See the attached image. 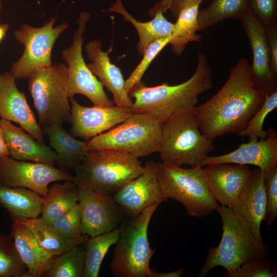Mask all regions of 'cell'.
<instances>
[{"label":"cell","mask_w":277,"mask_h":277,"mask_svg":"<svg viewBox=\"0 0 277 277\" xmlns=\"http://www.w3.org/2000/svg\"><path fill=\"white\" fill-rule=\"evenodd\" d=\"M266 93L257 84L248 59L241 58L230 67L221 89L207 102L194 107L201 132L212 140L238 134L262 105Z\"/></svg>","instance_id":"6da1fadb"},{"label":"cell","mask_w":277,"mask_h":277,"mask_svg":"<svg viewBox=\"0 0 277 277\" xmlns=\"http://www.w3.org/2000/svg\"><path fill=\"white\" fill-rule=\"evenodd\" d=\"M212 86V72L206 55L200 52L193 75L174 85L167 83L149 87L141 81L129 92L132 113H146L162 123L177 111L196 106L199 96Z\"/></svg>","instance_id":"7a4b0ae2"},{"label":"cell","mask_w":277,"mask_h":277,"mask_svg":"<svg viewBox=\"0 0 277 277\" xmlns=\"http://www.w3.org/2000/svg\"><path fill=\"white\" fill-rule=\"evenodd\" d=\"M194 107L181 109L161 123L159 151L164 164L201 166L214 149L213 140L201 132Z\"/></svg>","instance_id":"3957f363"},{"label":"cell","mask_w":277,"mask_h":277,"mask_svg":"<svg viewBox=\"0 0 277 277\" xmlns=\"http://www.w3.org/2000/svg\"><path fill=\"white\" fill-rule=\"evenodd\" d=\"M78 188L112 196L145 171L138 158L112 149L89 150L74 170Z\"/></svg>","instance_id":"277c9868"},{"label":"cell","mask_w":277,"mask_h":277,"mask_svg":"<svg viewBox=\"0 0 277 277\" xmlns=\"http://www.w3.org/2000/svg\"><path fill=\"white\" fill-rule=\"evenodd\" d=\"M216 211L222 222L221 239L216 247L209 248L199 277L206 276L217 266L225 268L228 274L245 263L267 258V245L257 241L230 208L219 205Z\"/></svg>","instance_id":"5b68a950"},{"label":"cell","mask_w":277,"mask_h":277,"mask_svg":"<svg viewBox=\"0 0 277 277\" xmlns=\"http://www.w3.org/2000/svg\"><path fill=\"white\" fill-rule=\"evenodd\" d=\"M159 203L154 204L137 216H127L118 227L110 269L115 277H151L150 260L155 250L150 247L148 228Z\"/></svg>","instance_id":"8992f818"},{"label":"cell","mask_w":277,"mask_h":277,"mask_svg":"<svg viewBox=\"0 0 277 277\" xmlns=\"http://www.w3.org/2000/svg\"><path fill=\"white\" fill-rule=\"evenodd\" d=\"M88 151L112 149L135 157L159 152L161 123L146 113H132L109 130L86 141Z\"/></svg>","instance_id":"52a82bcc"},{"label":"cell","mask_w":277,"mask_h":277,"mask_svg":"<svg viewBox=\"0 0 277 277\" xmlns=\"http://www.w3.org/2000/svg\"><path fill=\"white\" fill-rule=\"evenodd\" d=\"M157 179L166 198L181 203L191 216L205 217L216 210L219 206L209 190L201 166L187 168L159 163Z\"/></svg>","instance_id":"ba28073f"},{"label":"cell","mask_w":277,"mask_h":277,"mask_svg":"<svg viewBox=\"0 0 277 277\" xmlns=\"http://www.w3.org/2000/svg\"><path fill=\"white\" fill-rule=\"evenodd\" d=\"M68 70L62 63L33 71L28 89L41 127L69 121L70 100L67 91Z\"/></svg>","instance_id":"9c48e42d"},{"label":"cell","mask_w":277,"mask_h":277,"mask_svg":"<svg viewBox=\"0 0 277 277\" xmlns=\"http://www.w3.org/2000/svg\"><path fill=\"white\" fill-rule=\"evenodd\" d=\"M56 20V17H53L40 27L22 24L18 29L14 31L15 39L24 46L22 56L10 68L16 80L27 78L34 70L52 64L53 45L60 35L70 27L66 22L54 27Z\"/></svg>","instance_id":"30bf717a"},{"label":"cell","mask_w":277,"mask_h":277,"mask_svg":"<svg viewBox=\"0 0 277 277\" xmlns=\"http://www.w3.org/2000/svg\"><path fill=\"white\" fill-rule=\"evenodd\" d=\"M90 17L86 12L80 14L72 43L62 51V58L66 63L68 70L67 94L69 98L82 94L95 106H112L113 101L106 93L104 87L90 71L83 56V37Z\"/></svg>","instance_id":"8fae6325"},{"label":"cell","mask_w":277,"mask_h":277,"mask_svg":"<svg viewBox=\"0 0 277 277\" xmlns=\"http://www.w3.org/2000/svg\"><path fill=\"white\" fill-rule=\"evenodd\" d=\"M73 180L70 173L52 165L19 161L8 155L0 158L2 186L26 188L43 196L50 183Z\"/></svg>","instance_id":"7c38bea8"},{"label":"cell","mask_w":277,"mask_h":277,"mask_svg":"<svg viewBox=\"0 0 277 277\" xmlns=\"http://www.w3.org/2000/svg\"><path fill=\"white\" fill-rule=\"evenodd\" d=\"M79 188L81 232L92 237L117 228L127 216L112 196Z\"/></svg>","instance_id":"4fadbf2b"},{"label":"cell","mask_w":277,"mask_h":277,"mask_svg":"<svg viewBox=\"0 0 277 277\" xmlns=\"http://www.w3.org/2000/svg\"><path fill=\"white\" fill-rule=\"evenodd\" d=\"M71 103L69 133L73 137L89 141L105 132L125 120L131 110L112 106H84L73 97Z\"/></svg>","instance_id":"5bb4252c"},{"label":"cell","mask_w":277,"mask_h":277,"mask_svg":"<svg viewBox=\"0 0 277 277\" xmlns=\"http://www.w3.org/2000/svg\"><path fill=\"white\" fill-rule=\"evenodd\" d=\"M159 163L147 161L145 171L130 181L113 195L114 201L130 217L137 216L148 207L165 201L157 179Z\"/></svg>","instance_id":"9a60e30c"},{"label":"cell","mask_w":277,"mask_h":277,"mask_svg":"<svg viewBox=\"0 0 277 277\" xmlns=\"http://www.w3.org/2000/svg\"><path fill=\"white\" fill-rule=\"evenodd\" d=\"M0 117L18 124L37 141L45 144L42 128L10 71L0 73Z\"/></svg>","instance_id":"2e32d148"},{"label":"cell","mask_w":277,"mask_h":277,"mask_svg":"<svg viewBox=\"0 0 277 277\" xmlns=\"http://www.w3.org/2000/svg\"><path fill=\"white\" fill-rule=\"evenodd\" d=\"M265 174L258 168L251 170L242 191L230 208L243 225L260 243H264L260 228L266 209L264 184Z\"/></svg>","instance_id":"e0dca14e"},{"label":"cell","mask_w":277,"mask_h":277,"mask_svg":"<svg viewBox=\"0 0 277 277\" xmlns=\"http://www.w3.org/2000/svg\"><path fill=\"white\" fill-rule=\"evenodd\" d=\"M264 139H249L236 149L226 154L207 156L201 164V167L217 163H231L251 165L256 166L266 174L277 166V133L272 128L267 131Z\"/></svg>","instance_id":"ac0fdd59"},{"label":"cell","mask_w":277,"mask_h":277,"mask_svg":"<svg viewBox=\"0 0 277 277\" xmlns=\"http://www.w3.org/2000/svg\"><path fill=\"white\" fill-rule=\"evenodd\" d=\"M102 45V42L97 39L91 41L86 45L85 50L91 62L87 64L88 67L103 86L111 93L114 104L131 110L133 101L125 89L123 75L119 67L111 62L109 56L112 48L105 51Z\"/></svg>","instance_id":"d6986e66"},{"label":"cell","mask_w":277,"mask_h":277,"mask_svg":"<svg viewBox=\"0 0 277 277\" xmlns=\"http://www.w3.org/2000/svg\"><path fill=\"white\" fill-rule=\"evenodd\" d=\"M240 20L251 46L253 55L251 66L257 84L266 92L277 88V76L273 74L270 66V52L265 26L248 10Z\"/></svg>","instance_id":"ffe728a7"},{"label":"cell","mask_w":277,"mask_h":277,"mask_svg":"<svg viewBox=\"0 0 277 277\" xmlns=\"http://www.w3.org/2000/svg\"><path fill=\"white\" fill-rule=\"evenodd\" d=\"M202 171L216 200L231 208L245 186L251 171L246 165L217 163L202 167Z\"/></svg>","instance_id":"44dd1931"},{"label":"cell","mask_w":277,"mask_h":277,"mask_svg":"<svg viewBox=\"0 0 277 277\" xmlns=\"http://www.w3.org/2000/svg\"><path fill=\"white\" fill-rule=\"evenodd\" d=\"M9 156L14 159L53 165L57 156L45 144L37 141L21 127L0 119Z\"/></svg>","instance_id":"7402d4cb"},{"label":"cell","mask_w":277,"mask_h":277,"mask_svg":"<svg viewBox=\"0 0 277 277\" xmlns=\"http://www.w3.org/2000/svg\"><path fill=\"white\" fill-rule=\"evenodd\" d=\"M10 235L31 277L43 276L56 256L47 254L30 230L22 222H13Z\"/></svg>","instance_id":"603a6c76"},{"label":"cell","mask_w":277,"mask_h":277,"mask_svg":"<svg viewBox=\"0 0 277 277\" xmlns=\"http://www.w3.org/2000/svg\"><path fill=\"white\" fill-rule=\"evenodd\" d=\"M42 128L50 147L56 154V163L62 168L74 170L88 152L86 141L73 137L63 125L47 126Z\"/></svg>","instance_id":"cb8c5ba5"},{"label":"cell","mask_w":277,"mask_h":277,"mask_svg":"<svg viewBox=\"0 0 277 277\" xmlns=\"http://www.w3.org/2000/svg\"><path fill=\"white\" fill-rule=\"evenodd\" d=\"M122 15L125 21L130 23L136 29L138 35L136 49L140 55H143L148 46L160 38L171 35L173 23L168 21L161 9L150 10V15H154L151 20L142 22L138 21L125 8L122 0H115L108 10Z\"/></svg>","instance_id":"d4e9b609"},{"label":"cell","mask_w":277,"mask_h":277,"mask_svg":"<svg viewBox=\"0 0 277 277\" xmlns=\"http://www.w3.org/2000/svg\"><path fill=\"white\" fill-rule=\"evenodd\" d=\"M42 196L26 188L0 185V206L9 213L13 222L39 216Z\"/></svg>","instance_id":"484cf974"},{"label":"cell","mask_w":277,"mask_h":277,"mask_svg":"<svg viewBox=\"0 0 277 277\" xmlns=\"http://www.w3.org/2000/svg\"><path fill=\"white\" fill-rule=\"evenodd\" d=\"M23 222L31 231L40 247L48 255L56 257L80 244L85 243L89 236L67 237L56 230L51 223L42 216Z\"/></svg>","instance_id":"4316f807"},{"label":"cell","mask_w":277,"mask_h":277,"mask_svg":"<svg viewBox=\"0 0 277 277\" xmlns=\"http://www.w3.org/2000/svg\"><path fill=\"white\" fill-rule=\"evenodd\" d=\"M79 188L72 181L54 183L42 196V217L51 223L78 201Z\"/></svg>","instance_id":"83f0119b"},{"label":"cell","mask_w":277,"mask_h":277,"mask_svg":"<svg viewBox=\"0 0 277 277\" xmlns=\"http://www.w3.org/2000/svg\"><path fill=\"white\" fill-rule=\"evenodd\" d=\"M201 3H196L183 9L173 23L170 44L173 53L181 55L186 45L191 42H201L202 37L197 34V16Z\"/></svg>","instance_id":"f1b7e54d"},{"label":"cell","mask_w":277,"mask_h":277,"mask_svg":"<svg viewBox=\"0 0 277 277\" xmlns=\"http://www.w3.org/2000/svg\"><path fill=\"white\" fill-rule=\"evenodd\" d=\"M248 0H213L199 11V31L205 30L227 19H239L248 10Z\"/></svg>","instance_id":"f546056e"},{"label":"cell","mask_w":277,"mask_h":277,"mask_svg":"<svg viewBox=\"0 0 277 277\" xmlns=\"http://www.w3.org/2000/svg\"><path fill=\"white\" fill-rule=\"evenodd\" d=\"M119 235L118 227L112 231L89 237L85 243V259L83 277H97L103 260Z\"/></svg>","instance_id":"4dcf8cb0"},{"label":"cell","mask_w":277,"mask_h":277,"mask_svg":"<svg viewBox=\"0 0 277 277\" xmlns=\"http://www.w3.org/2000/svg\"><path fill=\"white\" fill-rule=\"evenodd\" d=\"M85 259V243L57 256L44 277H83Z\"/></svg>","instance_id":"1f68e13d"},{"label":"cell","mask_w":277,"mask_h":277,"mask_svg":"<svg viewBox=\"0 0 277 277\" xmlns=\"http://www.w3.org/2000/svg\"><path fill=\"white\" fill-rule=\"evenodd\" d=\"M0 277H31L10 234L0 233Z\"/></svg>","instance_id":"d6a6232c"},{"label":"cell","mask_w":277,"mask_h":277,"mask_svg":"<svg viewBox=\"0 0 277 277\" xmlns=\"http://www.w3.org/2000/svg\"><path fill=\"white\" fill-rule=\"evenodd\" d=\"M277 107V88L266 92L262 105L250 120L246 127L238 135L247 136L249 139H264L267 131L263 129V125L267 116Z\"/></svg>","instance_id":"836d02e7"},{"label":"cell","mask_w":277,"mask_h":277,"mask_svg":"<svg viewBox=\"0 0 277 277\" xmlns=\"http://www.w3.org/2000/svg\"><path fill=\"white\" fill-rule=\"evenodd\" d=\"M171 36L156 39L145 49L143 58L125 81V89L129 92L132 87L142 81V78L149 66L161 51L170 44Z\"/></svg>","instance_id":"e575fe53"},{"label":"cell","mask_w":277,"mask_h":277,"mask_svg":"<svg viewBox=\"0 0 277 277\" xmlns=\"http://www.w3.org/2000/svg\"><path fill=\"white\" fill-rule=\"evenodd\" d=\"M226 277H276L277 268L272 260L264 258L249 261L241 265Z\"/></svg>","instance_id":"d590c367"},{"label":"cell","mask_w":277,"mask_h":277,"mask_svg":"<svg viewBox=\"0 0 277 277\" xmlns=\"http://www.w3.org/2000/svg\"><path fill=\"white\" fill-rule=\"evenodd\" d=\"M53 227L63 235L70 238H78L81 232V214L78 203L51 223Z\"/></svg>","instance_id":"8d00e7d4"},{"label":"cell","mask_w":277,"mask_h":277,"mask_svg":"<svg viewBox=\"0 0 277 277\" xmlns=\"http://www.w3.org/2000/svg\"><path fill=\"white\" fill-rule=\"evenodd\" d=\"M266 209L263 221L270 226L277 217V166L264 176Z\"/></svg>","instance_id":"74e56055"},{"label":"cell","mask_w":277,"mask_h":277,"mask_svg":"<svg viewBox=\"0 0 277 277\" xmlns=\"http://www.w3.org/2000/svg\"><path fill=\"white\" fill-rule=\"evenodd\" d=\"M248 10L265 26H277V0H248Z\"/></svg>","instance_id":"f35d334b"},{"label":"cell","mask_w":277,"mask_h":277,"mask_svg":"<svg viewBox=\"0 0 277 277\" xmlns=\"http://www.w3.org/2000/svg\"><path fill=\"white\" fill-rule=\"evenodd\" d=\"M270 52V66L273 74L277 76V26L266 28Z\"/></svg>","instance_id":"ab89813d"},{"label":"cell","mask_w":277,"mask_h":277,"mask_svg":"<svg viewBox=\"0 0 277 277\" xmlns=\"http://www.w3.org/2000/svg\"><path fill=\"white\" fill-rule=\"evenodd\" d=\"M203 0H173L170 8L172 15L176 17L185 8L196 3H202Z\"/></svg>","instance_id":"60d3db41"},{"label":"cell","mask_w":277,"mask_h":277,"mask_svg":"<svg viewBox=\"0 0 277 277\" xmlns=\"http://www.w3.org/2000/svg\"><path fill=\"white\" fill-rule=\"evenodd\" d=\"M184 272V268L168 272H159L152 269L151 277H180Z\"/></svg>","instance_id":"b9f144b4"},{"label":"cell","mask_w":277,"mask_h":277,"mask_svg":"<svg viewBox=\"0 0 277 277\" xmlns=\"http://www.w3.org/2000/svg\"><path fill=\"white\" fill-rule=\"evenodd\" d=\"M9 156L7 146L5 142L3 129L0 124V158Z\"/></svg>","instance_id":"7bdbcfd3"},{"label":"cell","mask_w":277,"mask_h":277,"mask_svg":"<svg viewBox=\"0 0 277 277\" xmlns=\"http://www.w3.org/2000/svg\"><path fill=\"white\" fill-rule=\"evenodd\" d=\"M173 0H162L159 2L151 10L161 9L164 13L169 10Z\"/></svg>","instance_id":"ee69618b"},{"label":"cell","mask_w":277,"mask_h":277,"mask_svg":"<svg viewBox=\"0 0 277 277\" xmlns=\"http://www.w3.org/2000/svg\"><path fill=\"white\" fill-rule=\"evenodd\" d=\"M8 28V24H0V43L6 36Z\"/></svg>","instance_id":"f6af8a7d"},{"label":"cell","mask_w":277,"mask_h":277,"mask_svg":"<svg viewBox=\"0 0 277 277\" xmlns=\"http://www.w3.org/2000/svg\"><path fill=\"white\" fill-rule=\"evenodd\" d=\"M2 9V0H0V12L1 11Z\"/></svg>","instance_id":"bcb514c9"}]
</instances>
